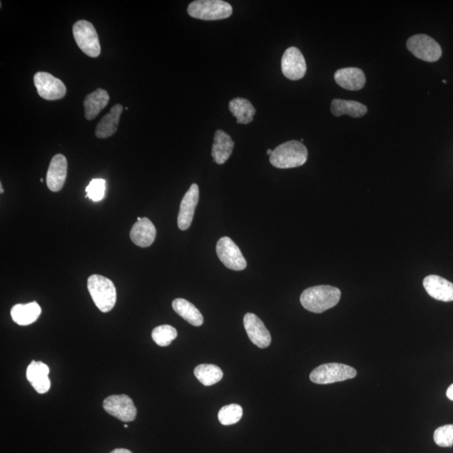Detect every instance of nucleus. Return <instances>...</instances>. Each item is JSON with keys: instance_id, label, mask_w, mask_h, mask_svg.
Masks as SVG:
<instances>
[{"instance_id": "nucleus-1", "label": "nucleus", "mask_w": 453, "mask_h": 453, "mask_svg": "<svg viewBox=\"0 0 453 453\" xmlns=\"http://www.w3.org/2000/svg\"><path fill=\"white\" fill-rule=\"evenodd\" d=\"M340 298V290L335 286L317 285L304 290L300 303L309 312L322 313L335 307Z\"/></svg>"}, {"instance_id": "nucleus-2", "label": "nucleus", "mask_w": 453, "mask_h": 453, "mask_svg": "<svg viewBox=\"0 0 453 453\" xmlns=\"http://www.w3.org/2000/svg\"><path fill=\"white\" fill-rule=\"evenodd\" d=\"M307 147L302 142L290 141L276 147L270 156L272 166L279 169L299 168L306 163Z\"/></svg>"}, {"instance_id": "nucleus-3", "label": "nucleus", "mask_w": 453, "mask_h": 453, "mask_svg": "<svg viewBox=\"0 0 453 453\" xmlns=\"http://www.w3.org/2000/svg\"><path fill=\"white\" fill-rule=\"evenodd\" d=\"M88 289L93 302L102 312H111L116 306L117 290L111 280L100 275H91Z\"/></svg>"}, {"instance_id": "nucleus-4", "label": "nucleus", "mask_w": 453, "mask_h": 453, "mask_svg": "<svg viewBox=\"0 0 453 453\" xmlns=\"http://www.w3.org/2000/svg\"><path fill=\"white\" fill-rule=\"evenodd\" d=\"M188 12L190 17L199 20L218 21L230 17L233 8L222 0H197L189 4Z\"/></svg>"}, {"instance_id": "nucleus-5", "label": "nucleus", "mask_w": 453, "mask_h": 453, "mask_svg": "<svg viewBox=\"0 0 453 453\" xmlns=\"http://www.w3.org/2000/svg\"><path fill=\"white\" fill-rule=\"evenodd\" d=\"M356 375L357 371L352 367L337 364V362H330L315 369L310 375V380L315 384L327 385L354 379Z\"/></svg>"}, {"instance_id": "nucleus-6", "label": "nucleus", "mask_w": 453, "mask_h": 453, "mask_svg": "<svg viewBox=\"0 0 453 453\" xmlns=\"http://www.w3.org/2000/svg\"><path fill=\"white\" fill-rule=\"evenodd\" d=\"M73 33L76 43L84 54L95 58L101 54L98 33L92 23L83 20L76 22Z\"/></svg>"}, {"instance_id": "nucleus-7", "label": "nucleus", "mask_w": 453, "mask_h": 453, "mask_svg": "<svg viewBox=\"0 0 453 453\" xmlns=\"http://www.w3.org/2000/svg\"><path fill=\"white\" fill-rule=\"evenodd\" d=\"M407 46L418 59L428 63H435L440 59L442 54L440 45L433 38L427 35H416L409 38Z\"/></svg>"}, {"instance_id": "nucleus-8", "label": "nucleus", "mask_w": 453, "mask_h": 453, "mask_svg": "<svg viewBox=\"0 0 453 453\" xmlns=\"http://www.w3.org/2000/svg\"><path fill=\"white\" fill-rule=\"evenodd\" d=\"M216 251L219 260L227 268L236 271L246 268L247 262L244 255L230 238H221L218 242Z\"/></svg>"}, {"instance_id": "nucleus-9", "label": "nucleus", "mask_w": 453, "mask_h": 453, "mask_svg": "<svg viewBox=\"0 0 453 453\" xmlns=\"http://www.w3.org/2000/svg\"><path fill=\"white\" fill-rule=\"evenodd\" d=\"M103 405L105 412L123 422H131L136 418V405L126 395H111L104 399Z\"/></svg>"}, {"instance_id": "nucleus-10", "label": "nucleus", "mask_w": 453, "mask_h": 453, "mask_svg": "<svg viewBox=\"0 0 453 453\" xmlns=\"http://www.w3.org/2000/svg\"><path fill=\"white\" fill-rule=\"evenodd\" d=\"M34 83L41 98L49 101L65 97L66 88L63 81L46 71H39L34 76Z\"/></svg>"}, {"instance_id": "nucleus-11", "label": "nucleus", "mask_w": 453, "mask_h": 453, "mask_svg": "<svg viewBox=\"0 0 453 453\" xmlns=\"http://www.w3.org/2000/svg\"><path fill=\"white\" fill-rule=\"evenodd\" d=\"M281 70L286 78L293 81L302 79L306 74V60L297 47H290L284 52Z\"/></svg>"}, {"instance_id": "nucleus-12", "label": "nucleus", "mask_w": 453, "mask_h": 453, "mask_svg": "<svg viewBox=\"0 0 453 453\" xmlns=\"http://www.w3.org/2000/svg\"><path fill=\"white\" fill-rule=\"evenodd\" d=\"M244 325L250 341L260 349H266L270 345L271 336L263 322L253 313H247Z\"/></svg>"}, {"instance_id": "nucleus-13", "label": "nucleus", "mask_w": 453, "mask_h": 453, "mask_svg": "<svg viewBox=\"0 0 453 453\" xmlns=\"http://www.w3.org/2000/svg\"><path fill=\"white\" fill-rule=\"evenodd\" d=\"M198 201L199 188L197 184H193L180 203L178 218V224L180 230H187L190 228Z\"/></svg>"}, {"instance_id": "nucleus-14", "label": "nucleus", "mask_w": 453, "mask_h": 453, "mask_svg": "<svg viewBox=\"0 0 453 453\" xmlns=\"http://www.w3.org/2000/svg\"><path fill=\"white\" fill-rule=\"evenodd\" d=\"M66 175H68V161L63 155L57 154L51 161L49 171H47V187L51 192H59L63 188Z\"/></svg>"}, {"instance_id": "nucleus-15", "label": "nucleus", "mask_w": 453, "mask_h": 453, "mask_svg": "<svg viewBox=\"0 0 453 453\" xmlns=\"http://www.w3.org/2000/svg\"><path fill=\"white\" fill-rule=\"evenodd\" d=\"M424 288L434 299L449 302L453 300V284L436 275H428L423 280Z\"/></svg>"}, {"instance_id": "nucleus-16", "label": "nucleus", "mask_w": 453, "mask_h": 453, "mask_svg": "<svg viewBox=\"0 0 453 453\" xmlns=\"http://www.w3.org/2000/svg\"><path fill=\"white\" fill-rule=\"evenodd\" d=\"M50 370L44 362L32 361L26 370V378L36 392L45 394L51 388Z\"/></svg>"}, {"instance_id": "nucleus-17", "label": "nucleus", "mask_w": 453, "mask_h": 453, "mask_svg": "<svg viewBox=\"0 0 453 453\" xmlns=\"http://www.w3.org/2000/svg\"><path fill=\"white\" fill-rule=\"evenodd\" d=\"M156 236V228L149 218H143L131 228V238L133 244L141 248H148L153 244Z\"/></svg>"}, {"instance_id": "nucleus-18", "label": "nucleus", "mask_w": 453, "mask_h": 453, "mask_svg": "<svg viewBox=\"0 0 453 453\" xmlns=\"http://www.w3.org/2000/svg\"><path fill=\"white\" fill-rule=\"evenodd\" d=\"M335 79L340 87L350 91H359L365 87L366 83L364 71L356 68L337 70Z\"/></svg>"}, {"instance_id": "nucleus-19", "label": "nucleus", "mask_w": 453, "mask_h": 453, "mask_svg": "<svg viewBox=\"0 0 453 453\" xmlns=\"http://www.w3.org/2000/svg\"><path fill=\"white\" fill-rule=\"evenodd\" d=\"M235 142L227 133L218 130L214 135L212 148V156L214 161L218 165H223L230 159L233 153Z\"/></svg>"}, {"instance_id": "nucleus-20", "label": "nucleus", "mask_w": 453, "mask_h": 453, "mask_svg": "<svg viewBox=\"0 0 453 453\" xmlns=\"http://www.w3.org/2000/svg\"><path fill=\"white\" fill-rule=\"evenodd\" d=\"M123 111L121 104L117 103L111 108V111L105 116L98 123L95 135L98 139H107L111 137L118 131L119 119Z\"/></svg>"}, {"instance_id": "nucleus-21", "label": "nucleus", "mask_w": 453, "mask_h": 453, "mask_svg": "<svg viewBox=\"0 0 453 453\" xmlns=\"http://www.w3.org/2000/svg\"><path fill=\"white\" fill-rule=\"evenodd\" d=\"M41 308L36 302L28 304H17L11 309L13 321L21 326H27L39 318Z\"/></svg>"}, {"instance_id": "nucleus-22", "label": "nucleus", "mask_w": 453, "mask_h": 453, "mask_svg": "<svg viewBox=\"0 0 453 453\" xmlns=\"http://www.w3.org/2000/svg\"><path fill=\"white\" fill-rule=\"evenodd\" d=\"M109 98H109L107 91L101 88L88 94L83 102L85 118L88 121H93L107 106Z\"/></svg>"}, {"instance_id": "nucleus-23", "label": "nucleus", "mask_w": 453, "mask_h": 453, "mask_svg": "<svg viewBox=\"0 0 453 453\" xmlns=\"http://www.w3.org/2000/svg\"><path fill=\"white\" fill-rule=\"evenodd\" d=\"M333 116L340 117L347 114L352 118H361L368 112L365 105L352 100L335 99L331 104Z\"/></svg>"}, {"instance_id": "nucleus-24", "label": "nucleus", "mask_w": 453, "mask_h": 453, "mask_svg": "<svg viewBox=\"0 0 453 453\" xmlns=\"http://www.w3.org/2000/svg\"><path fill=\"white\" fill-rule=\"evenodd\" d=\"M173 307L179 316L190 324H192L193 326L200 327L203 325V317L202 313L188 300L181 298L175 299L173 300Z\"/></svg>"}, {"instance_id": "nucleus-25", "label": "nucleus", "mask_w": 453, "mask_h": 453, "mask_svg": "<svg viewBox=\"0 0 453 453\" xmlns=\"http://www.w3.org/2000/svg\"><path fill=\"white\" fill-rule=\"evenodd\" d=\"M230 111L233 116L237 118L238 123L247 125L254 119L256 111L249 100L242 98H236L230 103Z\"/></svg>"}, {"instance_id": "nucleus-26", "label": "nucleus", "mask_w": 453, "mask_h": 453, "mask_svg": "<svg viewBox=\"0 0 453 453\" xmlns=\"http://www.w3.org/2000/svg\"><path fill=\"white\" fill-rule=\"evenodd\" d=\"M194 375L205 386L215 385L223 379V371L214 365H200L194 370Z\"/></svg>"}, {"instance_id": "nucleus-27", "label": "nucleus", "mask_w": 453, "mask_h": 453, "mask_svg": "<svg viewBox=\"0 0 453 453\" xmlns=\"http://www.w3.org/2000/svg\"><path fill=\"white\" fill-rule=\"evenodd\" d=\"M243 409L240 404H231L223 407L218 412L219 422L224 426H230L240 422Z\"/></svg>"}, {"instance_id": "nucleus-28", "label": "nucleus", "mask_w": 453, "mask_h": 453, "mask_svg": "<svg viewBox=\"0 0 453 453\" xmlns=\"http://www.w3.org/2000/svg\"><path fill=\"white\" fill-rule=\"evenodd\" d=\"M151 335L157 345L168 347L178 337V331L170 325H162L156 327Z\"/></svg>"}, {"instance_id": "nucleus-29", "label": "nucleus", "mask_w": 453, "mask_h": 453, "mask_svg": "<svg viewBox=\"0 0 453 453\" xmlns=\"http://www.w3.org/2000/svg\"><path fill=\"white\" fill-rule=\"evenodd\" d=\"M106 190V180L101 178L93 179L86 188V198H89L93 202H100L105 197Z\"/></svg>"}, {"instance_id": "nucleus-30", "label": "nucleus", "mask_w": 453, "mask_h": 453, "mask_svg": "<svg viewBox=\"0 0 453 453\" xmlns=\"http://www.w3.org/2000/svg\"><path fill=\"white\" fill-rule=\"evenodd\" d=\"M434 441L442 447L453 446V424L438 427L434 432Z\"/></svg>"}, {"instance_id": "nucleus-31", "label": "nucleus", "mask_w": 453, "mask_h": 453, "mask_svg": "<svg viewBox=\"0 0 453 453\" xmlns=\"http://www.w3.org/2000/svg\"><path fill=\"white\" fill-rule=\"evenodd\" d=\"M447 397L453 402V384L447 390Z\"/></svg>"}, {"instance_id": "nucleus-32", "label": "nucleus", "mask_w": 453, "mask_h": 453, "mask_svg": "<svg viewBox=\"0 0 453 453\" xmlns=\"http://www.w3.org/2000/svg\"><path fill=\"white\" fill-rule=\"evenodd\" d=\"M111 453H132L130 450L123 449V448H118V449L113 450Z\"/></svg>"}, {"instance_id": "nucleus-33", "label": "nucleus", "mask_w": 453, "mask_h": 453, "mask_svg": "<svg viewBox=\"0 0 453 453\" xmlns=\"http://www.w3.org/2000/svg\"><path fill=\"white\" fill-rule=\"evenodd\" d=\"M0 190H0V193H4V189H3L2 183H0Z\"/></svg>"}, {"instance_id": "nucleus-34", "label": "nucleus", "mask_w": 453, "mask_h": 453, "mask_svg": "<svg viewBox=\"0 0 453 453\" xmlns=\"http://www.w3.org/2000/svg\"><path fill=\"white\" fill-rule=\"evenodd\" d=\"M272 152H273V151L269 149L268 151H267V155H269L270 156L272 154Z\"/></svg>"}]
</instances>
